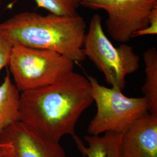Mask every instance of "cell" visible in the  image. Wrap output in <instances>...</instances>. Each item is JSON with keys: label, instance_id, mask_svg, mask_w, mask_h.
Segmentation results:
<instances>
[{"label": "cell", "instance_id": "1", "mask_svg": "<svg viewBox=\"0 0 157 157\" xmlns=\"http://www.w3.org/2000/svg\"><path fill=\"white\" fill-rule=\"evenodd\" d=\"M93 102L90 81L73 71L50 85L22 92L21 121L59 141L65 135H76L78 119Z\"/></svg>", "mask_w": 157, "mask_h": 157}, {"label": "cell", "instance_id": "2", "mask_svg": "<svg viewBox=\"0 0 157 157\" xmlns=\"http://www.w3.org/2000/svg\"><path fill=\"white\" fill-rule=\"evenodd\" d=\"M87 25L83 17L22 12L0 23V34L13 45L52 51L73 62L86 58L83 47Z\"/></svg>", "mask_w": 157, "mask_h": 157}, {"label": "cell", "instance_id": "3", "mask_svg": "<svg viewBox=\"0 0 157 157\" xmlns=\"http://www.w3.org/2000/svg\"><path fill=\"white\" fill-rule=\"evenodd\" d=\"M83 50L86 57L103 73L107 83L122 91L127 76L140 67V58L132 46L122 43L115 47L112 44L103 30L99 14H94L90 20Z\"/></svg>", "mask_w": 157, "mask_h": 157}, {"label": "cell", "instance_id": "4", "mask_svg": "<svg viewBox=\"0 0 157 157\" xmlns=\"http://www.w3.org/2000/svg\"><path fill=\"white\" fill-rule=\"evenodd\" d=\"M75 62L52 51L13 45L8 66L22 93L50 85L73 71Z\"/></svg>", "mask_w": 157, "mask_h": 157}, {"label": "cell", "instance_id": "5", "mask_svg": "<svg viewBox=\"0 0 157 157\" xmlns=\"http://www.w3.org/2000/svg\"><path fill=\"white\" fill-rule=\"evenodd\" d=\"M87 78L97 105V113L87 129L90 135L108 132L124 133L137 119L148 113V104L144 97H128L122 90L101 85L93 76Z\"/></svg>", "mask_w": 157, "mask_h": 157}, {"label": "cell", "instance_id": "6", "mask_svg": "<svg viewBox=\"0 0 157 157\" xmlns=\"http://www.w3.org/2000/svg\"><path fill=\"white\" fill-rule=\"evenodd\" d=\"M80 6L107 12V33L117 42L126 43L148 25L157 0H81Z\"/></svg>", "mask_w": 157, "mask_h": 157}, {"label": "cell", "instance_id": "7", "mask_svg": "<svg viewBox=\"0 0 157 157\" xmlns=\"http://www.w3.org/2000/svg\"><path fill=\"white\" fill-rule=\"evenodd\" d=\"M0 150L5 157H67L59 141L46 137L21 121L0 135Z\"/></svg>", "mask_w": 157, "mask_h": 157}, {"label": "cell", "instance_id": "8", "mask_svg": "<svg viewBox=\"0 0 157 157\" xmlns=\"http://www.w3.org/2000/svg\"><path fill=\"white\" fill-rule=\"evenodd\" d=\"M120 157H157V114L147 113L124 132Z\"/></svg>", "mask_w": 157, "mask_h": 157}, {"label": "cell", "instance_id": "9", "mask_svg": "<svg viewBox=\"0 0 157 157\" xmlns=\"http://www.w3.org/2000/svg\"><path fill=\"white\" fill-rule=\"evenodd\" d=\"M123 133L108 132L102 136L89 135L84 137L87 146L76 135L72 136L78 148L86 157H120V144Z\"/></svg>", "mask_w": 157, "mask_h": 157}, {"label": "cell", "instance_id": "10", "mask_svg": "<svg viewBox=\"0 0 157 157\" xmlns=\"http://www.w3.org/2000/svg\"><path fill=\"white\" fill-rule=\"evenodd\" d=\"M21 93L8 72L0 84V135L10 126L21 120Z\"/></svg>", "mask_w": 157, "mask_h": 157}, {"label": "cell", "instance_id": "11", "mask_svg": "<svg viewBox=\"0 0 157 157\" xmlns=\"http://www.w3.org/2000/svg\"><path fill=\"white\" fill-rule=\"evenodd\" d=\"M146 78L141 91L148 104V112L157 114V50L152 47L143 54Z\"/></svg>", "mask_w": 157, "mask_h": 157}, {"label": "cell", "instance_id": "12", "mask_svg": "<svg viewBox=\"0 0 157 157\" xmlns=\"http://www.w3.org/2000/svg\"><path fill=\"white\" fill-rule=\"evenodd\" d=\"M38 8L50 13L60 16L73 17L78 14L81 0H34Z\"/></svg>", "mask_w": 157, "mask_h": 157}, {"label": "cell", "instance_id": "13", "mask_svg": "<svg viewBox=\"0 0 157 157\" xmlns=\"http://www.w3.org/2000/svg\"><path fill=\"white\" fill-rule=\"evenodd\" d=\"M13 44L0 34V71L8 67Z\"/></svg>", "mask_w": 157, "mask_h": 157}, {"label": "cell", "instance_id": "14", "mask_svg": "<svg viewBox=\"0 0 157 157\" xmlns=\"http://www.w3.org/2000/svg\"><path fill=\"white\" fill-rule=\"evenodd\" d=\"M157 34V8L152 10L147 26L146 28L142 29L136 32L133 36V37L148 36V35H156Z\"/></svg>", "mask_w": 157, "mask_h": 157}, {"label": "cell", "instance_id": "15", "mask_svg": "<svg viewBox=\"0 0 157 157\" xmlns=\"http://www.w3.org/2000/svg\"><path fill=\"white\" fill-rule=\"evenodd\" d=\"M0 157H5L4 154L2 153V152L1 151V150H0Z\"/></svg>", "mask_w": 157, "mask_h": 157}, {"label": "cell", "instance_id": "16", "mask_svg": "<svg viewBox=\"0 0 157 157\" xmlns=\"http://www.w3.org/2000/svg\"><path fill=\"white\" fill-rule=\"evenodd\" d=\"M1 2H2V0H0V6H1Z\"/></svg>", "mask_w": 157, "mask_h": 157}]
</instances>
